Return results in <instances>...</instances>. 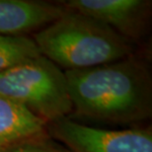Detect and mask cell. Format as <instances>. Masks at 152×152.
<instances>
[{
	"mask_svg": "<svg viewBox=\"0 0 152 152\" xmlns=\"http://www.w3.org/2000/svg\"><path fill=\"white\" fill-rule=\"evenodd\" d=\"M64 73L73 112L81 117L118 124L151 117V74L147 66L132 56Z\"/></svg>",
	"mask_w": 152,
	"mask_h": 152,
	"instance_id": "obj_1",
	"label": "cell"
},
{
	"mask_svg": "<svg viewBox=\"0 0 152 152\" xmlns=\"http://www.w3.org/2000/svg\"><path fill=\"white\" fill-rule=\"evenodd\" d=\"M42 56L66 70L108 64L132 56V42L110 27L78 12L67 10L35 34Z\"/></svg>",
	"mask_w": 152,
	"mask_h": 152,
	"instance_id": "obj_2",
	"label": "cell"
},
{
	"mask_svg": "<svg viewBox=\"0 0 152 152\" xmlns=\"http://www.w3.org/2000/svg\"><path fill=\"white\" fill-rule=\"evenodd\" d=\"M0 95L24 106L47 124L73 113L64 71L42 54L0 73Z\"/></svg>",
	"mask_w": 152,
	"mask_h": 152,
	"instance_id": "obj_3",
	"label": "cell"
},
{
	"mask_svg": "<svg viewBox=\"0 0 152 152\" xmlns=\"http://www.w3.org/2000/svg\"><path fill=\"white\" fill-rule=\"evenodd\" d=\"M50 136L70 152H152L148 129L111 130L62 118L50 124Z\"/></svg>",
	"mask_w": 152,
	"mask_h": 152,
	"instance_id": "obj_4",
	"label": "cell"
},
{
	"mask_svg": "<svg viewBox=\"0 0 152 152\" xmlns=\"http://www.w3.org/2000/svg\"><path fill=\"white\" fill-rule=\"evenodd\" d=\"M60 4L99 21L130 42L147 30L152 8L150 0H67Z\"/></svg>",
	"mask_w": 152,
	"mask_h": 152,
	"instance_id": "obj_5",
	"label": "cell"
},
{
	"mask_svg": "<svg viewBox=\"0 0 152 152\" xmlns=\"http://www.w3.org/2000/svg\"><path fill=\"white\" fill-rule=\"evenodd\" d=\"M67 11L61 4L37 0H0V36L20 37L39 31Z\"/></svg>",
	"mask_w": 152,
	"mask_h": 152,
	"instance_id": "obj_6",
	"label": "cell"
},
{
	"mask_svg": "<svg viewBox=\"0 0 152 152\" xmlns=\"http://www.w3.org/2000/svg\"><path fill=\"white\" fill-rule=\"evenodd\" d=\"M47 123L24 106L0 95V148L45 132Z\"/></svg>",
	"mask_w": 152,
	"mask_h": 152,
	"instance_id": "obj_7",
	"label": "cell"
},
{
	"mask_svg": "<svg viewBox=\"0 0 152 152\" xmlns=\"http://www.w3.org/2000/svg\"><path fill=\"white\" fill-rule=\"evenodd\" d=\"M39 56L41 53L33 39L0 36V73Z\"/></svg>",
	"mask_w": 152,
	"mask_h": 152,
	"instance_id": "obj_8",
	"label": "cell"
},
{
	"mask_svg": "<svg viewBox=\"0 0 152 152\" xmlns=\"http://www.w3.org/2000/svg\"><path fill=\"white\" fill-rule=\"evenodd\" d=\"M0 152H70L50 135L42 134L32 136L23 140L14 142L0 148Z\"/></svg>",
	"mask_w": 152,
	"mask_h": 152,
	"instance_id": "obj_9",
	"label": "cell"
}]
</instances>
